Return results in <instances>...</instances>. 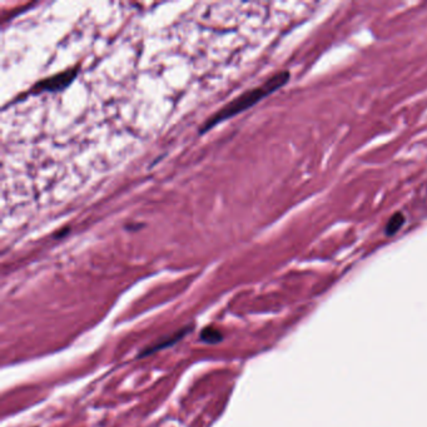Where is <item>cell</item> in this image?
<instances>
[{"instance_id": "obj_1", "label": "cell", "mask_w": 427, "mask_h": 427, "mask_svg": "<svg viewBox=\"0 0 427 427\" xmlns=\"http://www.w3.org/2000/svg\"><path fill=\"white\" fill-rule=\"evenodd\" d=\"M290 79V72L287 70H283V72H279L277 74H274L272 78L268 79L266 83H263L262 85L257 88H253V89L247 90L246 93L240 94V97L235 98L231 103H228L227 106H224L223 108H221L217 113L210 117L208 119L204 122L203 126L199 128V133L203 134L206 132L211 131V128H213L217 124L222 123L224 120L229 119V118L235 117V115L240 114V113L244 112L246 109L251 108L254 104L258 103L260 101H262L263 98H266L267 95H269L271 93L276 92L277 89H279L281 87H283L286 83Z\"/></svg>"}, {"instance_id": "obj_2", "label": "cell", "mask_w": 427, "mask_h": 427, "mask_svg": "<svg viewBox=\"0 0 427 427\" xmlns=\"http://www.w3.org/2000/svg\"><path fill=\"white\" fill-rule=\"evenodd\" d=\"M77 77V69H68L63 73H59L56 76L51 77V78L43 79L39 83H36L33 88H31V93H40V92H56V90H62L67 88L73 79Z\"/></svg>"}, {"instance_id": "obj_3", "label": "cell", "mask_w": 427, "mask_h": 427, "mask_svg": "<svg viewBox=\"0 0 427 427\" xmlns=\"http://www.w3.org/2000/svg\"><path fill=\"white\" fill-rule=\"evenodd\" d=\"M189 329H192V328H189V327H186V328L181 329V331H178V332L173 333V335H170L169 337L163 338L162 341H158L157 344L152 345V346H149L148 348H145L144 351H143L142 353L138 356V357H145V356L152 355V353H154V352H157V351L164 349V348H167V347H172L173 345H176L179 340H182V338L185 337Z\"/></svg>"}, {"instance_id": "obj_4", "label": "cell", "mask_w": 427, "mask_h": 427, "mask_svg": "<svg viewBox=\"0 0 427 427\" xmlns=\"http://www.w3.org/2000/svg\"><path fill=\"white\" fill-rule=\"evenodd\" d=\"M201 340L203 341L204 344L215 345L223 340V335H222L221 331H219L218 328H215V327L208 326V327H204V328L202 329Z\"/></svg>"}, {"instance_id": "obj_5", "label": "cell", "mask_w": 427, "mask_h": 427, "mask_svg": "<svg viewBox=\"0 0 427 427\" xmlns=\"http://www.w3.org/2000/svg\"><path fill=\"white\" fill-rule=\"evenodd\" d=\"M405 222H406L405 215L402 214V213H395V214L388 219V223L385 228L386 235L387 236L396 235L397 232L402 228V226L405 224Z\"/></svg>"}]
</instances>
